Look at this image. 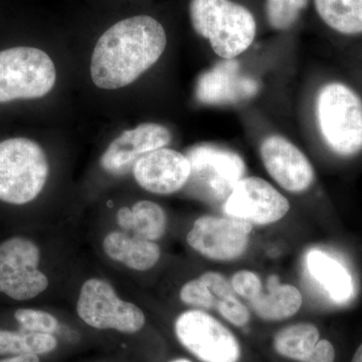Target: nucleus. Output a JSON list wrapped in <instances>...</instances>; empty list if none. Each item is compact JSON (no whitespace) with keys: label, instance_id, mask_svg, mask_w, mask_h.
<instances>
[{"label":"nucleus","instance_id":"f257e3e1","mask_svg":"<svg viewBox=\"0 0 362 362\" xmlns=\"http://www.w3.org/2000/svg\"><path fill=\"white\" fill-rule=\"evenodd\" d=\"M165 30L149 16L126 18L102 35L93 52L90 77L97 87L115 90L132 84L161 58Z\"/></svg>","mask_w":362,"mask_h":362},{"label":"nucleus","instance_id":"f03ea898","mask_svg":"<svg viewBox=\"0 0 362 362\" xmlns=\"http://www.w3.org/2000/svg\"><path fill=\"white\" fill-rule=\"evenodd\" d=\"M190 21L223 59H233L254 42L257 23L247 7L232 0H190Z\"/></svg>","mask_w":362,"mask_h":362},{"label":"nucleus","instance_id":"7ed1b4c3","mask_svg":"<svg viewBox=\"0 0 362 362\" xmlns=\"http://www.w3.org/2000/svg\"><path fill=\"white\" fill-rule=\"evenodd\" d=\"M319 130L334 153L354 156L362 151V101L349 86L329 83L316 99Z\"/></svg>","mask_w":362,"mask_h":362},{"label":"nucleus","instance_id":"20e7f679","mask_svg":"<svg viewBox=\"0 0 362 362\" xmlns=\"http://www.w3.org/2000/svg\"><path fill=\"white\" fill-rule=\"evenodd\" d=\"M49 165L44 149L28 138L0 142V201L23 206L44 189Z\"/></svg>","mask_w":362,"mask_h":362},{"label":"nucleus","instance_id":"39448f33","mask_svg":"<svg viewBox=\"0 0 362 362\" xmlns=\"http://www.w3.org/2000/svg\"><path fill=\"white\" fill-rule=\"evenodd\" d=\"M56 78L54 62L42 49L16 47L0 52V103L45 97Z\"/></svg>","mask_w":362,"mask_h":362},{"label":"nucleus","instance_id":"423d86ee","mask_svg":"<svg viewBox=\"0 0 362 362\" xmlns=\"http://www.w3.org/2000/svg\"><path fill=\"white\" fill-rule=\"evenodd\" d=\"M78 317L90 327L134 334L144 327V312L124 301L115 288L101 278H90L82 285L77 301Z\"/></svg>","mask_w":362,"mask_h":362},{"label":"nucleus","instance_id":"0eeeda50","mask_svg":"<svg viewBox=\"0 0 362 362\" xmlns=\"http://www.w3.org/2000/svg\"><path fill=\"white\" fill-rule=\"evenodd\" d=\"M40 250L28 238L11 237L0 244V293L16 301L40 296L49 278L40 270Z\"/></svg>","mask_w":362,"mask_h":362},{"label":"nucleus","instance_id":"6e6552de","mask_svg":"<svg viewBox=\"0 0 362 362\" xmlns=\"http://www.w3.org/2000/svg\"><path fill=\"white\" fill-rule=\"evenodd\" d=\"M175 332L180 344L202 362H239L242 356L237 337L206 311L182 312Z\"/></svg>","mask_w":362,"mask_h":362},{"label":"nucleus","instance_id":"1a4fd4ad","mask_svg":"<svg viewBox=\"0 0 362 362\" xmlns=\"http://www.w3.org/2000/svg\"><path fill=\"white\" fill-rule=\"evenodd\" d=\"M252 230V223L246 221L232 216H204L194 221L187 242L204 258L233 261L247 251Z\"/></svg>","mask_w":362,"mask_h":362},{"label":"nucleus","instance_id":"9d476101","mask_svg":"<svg viewBox=\"0 0 362 362\" xmlns=\"http://www.w3.org/2000/svg\"><path fill=\"white\" fill-rule=\"evenodd\" d=\"M192 175L197 187L214 202H226L233 187L246 173L242 157L213 145H199L188 152Z\"/></svg>","mask_w":362,"mask_h":362},{"label":"nucleus","instance_id":"9b49d317","mask_svg":"<svg viewBox=\"0 0 362 362\" xmlns=\"http://www.w3.org/2000/svg\"><path fill=\"white\" fill-rule=\"evenodd\" d=\"M289 209L284 195L268 181L255 176L242 178L223 204L226 216L259 226L277 223Z\"/></svg>","mask_w":362,"mask_h":362},{"label":"nucleus","instance_id":"f8f14e48","mask_svg":"<svg viewBox=\"0 0 362 362\" xmlns=\"http://www.w3.org/2000/svg\"><path fill=\"white\" fill-rule=\"evenodd\" d=\"M181 301L199 310H216L237 327L249 323V309L235 296L232 284L218 272H206L181 287Z\"/></svg>","mask_w":362,"mask_h":362},{"label":"nucleus","instance_id":"ddd939ff","mask_svg":"<svg viewBox=\"0 0 362 362\" xmlns=\"http://www.w3.org/2000/svg\"><path fill=\"white\" fill-rule=\"evenodd\" d=\"M259 153L269 175L287 192H306L315 180L309 159L296 145L282 136L267 137L262 142Z\"/></svg>","mask_w":362,"mask_h":362},{"label":"nucleus","instance_id":"4468645a","mask_svg":"<svg viewBox=\"0 0 362 362\" xmlns=\"http://www.w3.org/2000/svg\"><path fill=\"white\" fill-rule=\"evenodd\" d=\"M170 141L168 128L160 124L143 123L119 135L104 152L100 163L109 175H125L132 173L136 162L142 156L168 146Z\"/></svg>","mask_w":362,"mask_h":362},{"label":"nucleus","instance_id":"2eb2a0df","mask_svg":"<svg viewBox=\"0 0 362 362\" xmlns=\"http://www.w3.org/2000/svg\"><path fill=\"white\" fill-rule=\"evenodd\" d=\"M138 185L154 194H175L185 187L192 175L187 156L163 147L145 154L132 169Z\"/></svg>","mask_w":362,"mask_h":362},{"label":"nucleus","instance_id":"dca6fc26","mask_svg":"<svg viewBox=\"0 0 362 362\" xmlns=\"http://www.w3.org/2000/svg\"><path fill=\"white\" fill-rule=\"evenodd\" d=\"M258 88L256 81L240 73L237 62L225 59L202 76L197 95L202 103H233L254 96Z\"/></svg>","mask_w":362,"mask_h":362},{"label":"nucleus","instance_id":"f3484780","mask_svg":"<svg viewBox=\"0 0 362 362\" xmlns=\"http://www.w3.org/2000/svg\"><path fill=\"white\" fill-rule=\"evenodd\" d=\"M102 246L107 257L133 271H148L161 257L160 247L156 242L121 230L109 233Z\"/></svg>","mask_w":362,"mask_h":362},{"label":"nucleus","instance_id":"a211bd4d","mask_svg":"<svg viewBox=\"0 0 362 362\" xmlns=\"http://www.w3.org/2000/svg\"><path fill=\"white\" fill-rule=\"evenodd\" d=\"M307 270L335 303L349 302L354 296L351 275L338 259L320 250H312L306 257Z\"/></svg>","mask_w":362,"mask_h":362},{"label":"nucleus","instance_id":"6ab92c4d","mask_svg":"<svg viewBox=\"0 0 362 362\" xmlns=\"http://www.w3.org/2000/svg\"><path fill=\"white\" fill-rule=\"evenodd\" d=\"M263 290L250 300L255 313L267 321H280L294 316L301 308L303 297L295 286L280 284L277 276H272Z\"/></svg>","mask_w":362,"mask_h":362},{"label":"nucleus","instance_id":"aec40b11","mask_svg":"<svg viewBox=\"0 0 362 362\" xmlns=\"http://www.w3.org/2000/svg\"><path fill=\"white\" fill-rule=\"evenodd\" d=\"M117 225L121 230L143 239L160 240L165 235L168 216L156 202L140 201L131 207H121L116 214Z\"/></svg>","mask_w":362,"mask_h":362},{"label":"nucleus","instance_id":"412c9836","mask_svg":"<svg viewBox=\"0 0 362 362\" xmlns=\"http://www.w3.org/2000/svg\"><path fill=\"white\" fill-rule=\"evenodd\" d=\"M320 339V332L313 324H293L279 331L274 337L273 346L284 358L308 362Z\"/></svg>","mask_w":362,"mask_h":362},{"label":"nucleus","instance_id":"4be33fe9","mask_svg":"<svg viewBox=\"0 0 362 362\" xmlns=\"http://www.w3.org/2000/svg\"><path fill=\"white\" fill-rule=\"evenodd\" d=\"M325 25L342 35L362 33V0H314Z\"/></svg>","mask_w":362,"mask_h":362},{"label":"nucleus","instance_id":"5701e85b","mask_svg":"<svg viewBox=\"0 0 362 362\" xmlns=\"http://www.w3.org/2000/svg\"><path fill=\"white\" fill-rule=\"evenodd\" d=\"M58 347L54 334L28 331L0 330V356H42L51 354Z\"/></svg>","mask_w":362,"mask_h":362},{"label":"nucleus","instance_id":"b1692460","mask_svg":"<svg viewBox=\"0 0 362 362\" xmlns=\"http://www.w3.org/2000/svg\"><path fill=\"white\" fill-rule=\"evenodd\" d=\"M308 4L309 0H266L267 21L274 30H289Z\"/></svg>","mask_w":362,"mask_h":362},{"label":"nucleus","instance_id":"393cba45","mask_svg":"<svg viewBox=\"0 0 362 362\" xmlns=\"http://www.w3.org/2000/svg\"><path fill=\"white\" fill-rule=\"evenodd\" d=\"M14 318L20 324L21 330L28 332L54 334L59 330L58 319L49 312L37 309L21 308L14 312Z\"/></svg>","mask_w":362,"mask_h":362},{"label":"nucleus","instance_id":"a878e982","mask_svg":"<svg viewBox=\"0 0 362 362\" xmlns=\"http://www.w3.org/2000/svg\"><path fill=\"white\" fill-rule=\"evenodd\" d=\"M230 284L233 291L239 296L245 298L247 301L252 299L263 290L261 278L252 271L242 270L233 276Z\"/></svg>","mask_w":362,"mask_h":362},{"label":"nucleus","instance_id":"bb28decb","mask_svg":"<svg viewBox=\"0 0 362 362\" xmlns=\"http://www.w3.org/2000/svg\"><path fill=\"white\" fill-rule=\"evenodd\" d=\"M308 362H335V349L327 339L319 340L313 356Z\"/></svg>","mask_w":362,"mask_h":362},{"label":"nucleus","instance_id":"cd10ccee","mask_svg":"<svg viewBox=\"0 0 362 362\" xmlns=\"http://www.w3.org/2000/svg\"><path fill=\"white\" fill-rule=\"evenodd\" d=\"M0 362H40V361L37 356L25 354V356L6 357V358L0 359Z\"/></svg>","mask_w":362,"mask_h":362},{"label":"nucleus","instance_id":"c85d7f7f","mask_svg":"<svg viewBox=\"0 0 362 362\" xmlns=\"http://www.w3.org/2000/svg\"><path fill=\"white\" fill-rule=\"evenodd\" d=\"M351 362H362V343L352 357Z\"/></svg>","mask_w":362,"mask_h":362},{"label":"nucleus","instance_id":"c756f323","mask_svg":"<svg viewBox=\"0 0 362 362\" xmlns=\"http://www.w3.org/2000/svg\"><path fill=\"white\" fill-rule=\"evenodd\" d=\"M170 362H192V361H188V359H185V358H177V359H175V361H173Z\"/></svg>","mask_w":362,"mask_h":362}]
</instances>
